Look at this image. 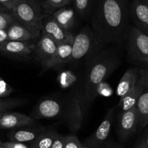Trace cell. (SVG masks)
Masks as SVG:
<instances>
[{"mask_svg": "<svg viewBox=\"0 0 148 148\" xmlns=\"http://www.w3.org/2000/svg\"><path fill=\"white\" fill-rule=\"evenodd\" d=\"M115 108H110L107 111L105 118L98 126L95 133L84 141L82 145L88 148H100L108 142L114 118Z\"/></svg>", "mask_w": 148, "mask_h": 148, "instance_id": "cell-9", "label": "cell"}, {"mask_svg": "<svg viewBox=\"0 0 148 148\" xmlns=\"http://www.w3.org/2000/svg\"><path fill=\"white\" fill-rule=\"evenodd\" d=\"M139 127V115L136 106L122 111L118 123V134L121 140H126L136 132Z\"/></svg>", "mask_w": 148, "mask_h": 148, "instance_id": "cell-10", "label": "cell"}, {"mask_svg": "<svg viewBox=\"0 0 148 148\" xmlns=\"http://www.w3.org/2000/svg\"><path fill=\"white\" fill-rule=\"evenodd\" d=\"M10 12V11L8 10L6 8H5L3 5L0 4V12Z\"/></svg>", "mask_w": 148, "mask_h": 148, "instance_id": "cell-36", "label": "cell"}, {"mask_svg": "<svg viewBox=\"0 0 148 148\" xmlns=\"http://www.w3.org/2000/svg\"><path fill=\"white\" fill-rule=\"evenodd\" d=\"M147 69H144V68L139 69V76H138L136 84L127 94L120 98L119 108L121 110V112L128 110L136 105L138 98L145 85L147 76Z\"/></svg>", "mask_w": 148, "mask_h": 148, "instance_id": "cell-14", "label": "cell"}, {"mask_svg": "<svg viewBox=\"0 0 148 148\" xmlns=\"http://www.w3.org/2000/svg\"><path fill=\"white\" fill-rule=\"evenodd\" d=\"M11 13L17 22L24 25L39 39L46 15L40 0H21L11 10Z\"/></svg>", "mask_w": 148, "mask_h": 148, "instance_id": "cell-3", "label": "cell"}, {"mask_svg": "<svg viewBox=\"0 0 148 148\" xmlns=\"http://www.w3.org/2000/svg\"><path fill=\"white\" fill-rule=\"evenodd\" d=\"M21 0H0V4L6 8L8 10L11 12L14 7L20 2Z\"/></svg>", "mask_w": 148, "mask_h": 148, "instance_id": "cell-30", "label": "cell"}, {"mask_svg": "<svg viewBox=\"0 0 148 148\" xmlns=\"http://www.w3.org/2000/svg\"><path fill=\"white\" fill-rule=\"evenodd\" d=\"M36 42L8 40L0 45V52L15 58H27L34 54Z\"/></svg>", "mask_w": 148, "mask_h": 148, "instance_id": "cell-13", "label": "cell"}, {"mask_svg": "<svg viewBox=\"0 0 148 148\" xmlns=\"http://www.w3.org/2000/svg\"><path fill=\"white\" fill-rule=\"evenodd\" d=\"M82 148H88V147H84V146H83V147H82Z\"/></svg>", "mask_w": 148, "mask_h": 148, "instance_id": "cell-39", "label": "cell"}, {"mask_svg": "<svg viewBox=\"0 0 148 148\" xmlns=\"http://www.w3.org/2000/svg\"><path fill=\"white\" fill-rule=\"evenodd\" d=\"M58 45L50 37L41 34L36 42L34 55L45 71L51 69L52 61L56 53Z\"/></svg>", "mask_w": 148, "mask_h": 148, "instance_id": "cell-7", "label": "cell"}, {"mask_svg": "<svg viewBox=\"0 0 148 148\" xmlns=\"http://www.w3.org/2000/svg\"><path fill=\"white\" fill-rule=\"evenodd\" d=\"M139 69L136 67H131L126 70L117 86L116 93L119 97L124 96L136 84L139 76Z\"/></svg>", "mask_w": 148, "mask_h": 148, "instance_id": "cell-19", "label": "cell"}, {"mask_svg": "<svg viewBox=\"0 0 148 148\" xmlns=\"http://www.w3.org/2000/svg\"><path fill=\"white\" fill-rule=\"evenodd\" d=\"M23 103L22 99H2L0 98V111L6 112L7 110L21 106Z\"/></svg>", "mask_w": 148, "mask_h": 148, "instance_id": "cell-26", "label": "cell"}, {"mask_svg": "<svg viewBox=\"0 0 148 148\" xmlns=\"http://www.w3.org/2000/svg\"><path fill=\"white\" fill-rule=\"evenodd\" d=\"M12 92V87L3 79L0 77V98L9 96Z\"/></svg>", "mask_w": 148, "mask_h": 148, "instance_id": "cell-28", "label": "cell"}, {"mask_svg": "<svg viewBox=\"0 0 148 148\" xmlns=\"http://www.w3.org/2000/svg\"><path fill=\"white\" fill-rule=\"evenodd\" d=\"M51 17L65 30L71 31L77 21V13L73 8L66 6L58 10L51 14Z\"/></svg>", "mask_w": 148, "mask_h": 148, "instance_id": "cell-17", "label": "cell"}, {"mask_svg": "<svg viewBox=\"0 0 148 148\" xmlns=\"http://www.w3.org/2000/svg\"><path fill=\"white\" fill-rule=\"evenodd\" d=\"M41 34H45L50 37L55 41L57 45H60L65 42H73L74 36L71 31H68L62 28L51 15H46L43 21Z\"/></svg>", "mask_w": 148, "mask_h": 148, "instance_id": "cell-11", "label": "cell"}, {"mask_svg": "<svg viewBox=\"0 0 148 148\" xmlns=\"http://www.w3.org/2000/svg\"><path fill=\"white\" fill-rule=\"evenodd\" d=\"M129 14L134 26L148 35V0H134Z\"/></svg>", "mask_w": 148, "mask_h": 148, "instance_id": "cell-12", "label": "cell"}, {"mask_svg": "<svg viewBox=\"0 0 148 148\" xmlns=\"http://www.w3.org/2000/svg\"><path fill=\"white\" fill-rule=\"evenodd\" d=\"M82 144L74 134L65 136L64 148H82Z\"/></svg>", "mask_w": 148, "mask_h": 148, "instance_id": "cell-27", "label": "cell"}, {"mask_svg": "<svg viewBox=\"0 0 148 148\" xmlns=\"http://www.w3.org/2000/svg\"><path fill=\"white\" fill-rule=\"evenodd\" d=\"M127 52L131 60L148 69V35L135 26L128 31Z\"/></svg>", "mask_w": 148, "mask_h": 148, "instance_id": "cell-6", "label": "cell"}, {"mask_svg": "<svg viewBox=\"0 0 148 148\" xmlns=\"http://www.w3.org/2000/svg\"><path fill=\"white\" fill-rule=\"evenodd\" d=\"M78 16L86 19L92 12L94 0H72Z\"/></svg>", "mask_w": 148, "mask_h": 148, "instance_id": "cell-23", "label": "cell"}, {"mask_svg": "<svg viewBox=\"0 0 148 148\" xmlns=\"http://www.w3.org/2000/svg\"><path fill=\"white\" fill-rule=\"evenodd\" d=\"M102 45L98 42L92 29L85 27L74 36L72 53L68 63H79L82 61L87 62L102 49Z\"/></svg>", "mask_w": 148, "mask_h": 148, "instance_id": "cell-4", "label": "cell"}, {"mask_svg": "<svg viewBox=\"0 0 148 148\" xmlns=\"http://www.w3.org/2000/svg\"><path fill=\"white\" fill-rule=\"evenodd\" d=\"M0 145L5 148H30L29 146L25 143L18 142H9L5 143H0Z\"/></svg>", "mask_w": 148, "mask_h": 148, "instance_id": "cell-29", "label": "cell"}, {"mask_svg": "<svg viewBox=\"0 0 148 148\" xmlns=\"http://www.w3.org/2000/svg\"><path fill=\"white\" fill-rule=\"evenodd\" d=\"M140 142H142V143H144L146 146L148 147V131L146 132V134L144 135Z\"/></svg>", "mask_w": 148, "mask_h": 148, "instance_id": "cell-34", "label": "cell"}, {"mask_svg": "<svg viewBox=\"0 0 148 148\" xmlns=\"http://www.w3.org/2000/svg\"><path fill=\"white\" fill-rule=\"evenodd\" d=\"M63 108L60 118L73 133H76L82 126L86 106L82 96L71 92L62 97Z\"/></svg>", "mask_w": 148, "mask_h": 148, "instance_id": "cell-5", "label": "cell"}, {"mask_svg": "<svg viewBox=\"0 0 148 148\" xmlns=\"http://www.w3.org/2000/svg\"><path fill=\"white\" fill-rule=\"evenodd\" d=\"M73 42H65L58 45L56 53L52 61L51 69L68 63L72 53Z\"/></svg>", "mask_w": 148, "mask_h": 148, "instance_id": "cell-21", "label": "cell"}, {"mask_svg": "<svg viewBox=\"0 0 148 148\" xmlns=\"http://www.w3.org/2000/svg\"><path fill=\"white\" fill-rule=\"evenodd\" d=\"M7 41H8L7 30L0 29V45H2Z\"/></svg>", "mask_w": 148, "mask_h": 148, "instance_id": "cell-33", "label": "cell"}, {"mask_svg": "<svg viewBox=\"0 0 148 148\" xmlns=\"http://www.w3.org/2000/svg\"><path fill=\"white\" fill-rule=\"evenodd\" d=\"M59 134L55 130L47 129L38 138L31 142L30 148H50Z\"/></svg>", "mask_w": 148, "mask_h": 148, "instance_id": "cell-22", "label": "cell"}, {"mask_svg": "<svg viewBox=\"0 0 148 148\" xmlns=\"http://www.w3.org/2000/svg\"><path fill=\"white\" fill-rule=\"evenodd\" d=\"M15 22L16 20L11 12H0V29L8 30Z\"/></svg>", "mask_w": 148, "mask_h": 148, "instance_id": "cell-25", "label": "cell"}, {"mask_svg": "<svg viewBox=\"0 0 148 148\" xmlns=\"http://www.w3.org/2000/svg\"><path fill=\"white\" fill-rule=\"evenodd\" d=\"M64 142H65V136L59 134L50 148H64Z\"/></svg>", "mask_w": 148, "mask_h": 148, "instance_id": "cell-31", "label": "cell"}, {"mask_svg": "<svg viewBox=\"0 0 148 148\" xmlns=\"http://www.w3.org/2000/svg\"><path fill=\"white\" fill-rule=\"evenodd\" d=\"M136 106L139 115V127L148 126V69L145 85L138 98Z\"/></svg>", "mask_w": 148, "mask_h": 148, "instance_id": "cell-18", "label": "cell"}, {"mask_svg": "<svg viewBox=\"0 0 148 148\" xmlns=\"http://www.w3.org/2000/svg\"><path fill=\"white\" fill-rule=\"evenodd\" d=\"M5 113V112H2V111H0V116H2V114H3V113Z\"/></svg>", "mask_w": 148, "mask_h": 148, "instance_id": "cell-38", "label": "cell"}, {"mask_svg": "<svg viewBox=\"0 0 148 148\" xmlns=\"http://www.w3.org/2000/svg\"><path fill=\"white\" fill-rule=\"evenodd\" d=\"M91 29L102 45L123 40L129 23V11L120 0H94Z\"/></svg>", "mask_w": 148, "mask_h": 148, "instance_id": "cell-1", "label": "cell"}, {"mask_svg": "<svg viewBox=\"0 0 148 148\" xmlns=\"http://www.w3.org/2000/svg\"><path fill=\"white\" fill-rule=\"evenodd\" d=\"M9 41L18 42H37L38 38L29 30L18 22H15L7 30Z\"/></svg>", "mask_w": 148, "mask_h": 148, "instance_id": "cell-20", "label": "cell"}, {"mask_svg": "<svg viewBox=\"0 0 148 148\" xmlns=\"http://www.w3.org/2000/svg\"><path fill=\"white\" fill-rule=\"evenodd\" d=\"M62 108V97H47L42 99L34 107L30 116L34 120L42 119H54L57 117L60 118Z\"/></svg>", "mask_w": 148, "mask_h": 148, "instance_id": "cell-8", "label": "cell"}, {"mask_svg": "<svg viewBox=\"0 0 148 148\" xmlns=\"http://www.w3.org/2000/svg\"><path fill=\"white\" fill-rule=\"evenodd\" d=\"M120 1L122 2V3L124 4V5H126V2H127V0H120Z\"/></svg>", "mask_w": 148, "mask_h": 148, "instance_id": "cell-37", "label": "cell"}, {"mask_svg": "<svg viewBox=\"0 0 148 148\" xmlns=\"http://www.w3.org/2000/svg\"><path fill=\"white\" fill-rule=\"evenodd\" d=\"M46 130V128L42 126H34V124L28 125V126L14 129L11 133L10 139L12 142H22V143L32 142Z\"/></svg>", "mask_w": 148, "mask_h": 148, "instance_id": "cell-15", "label": "cell"}, {"mask_svg": "<svg viewBox=\"0 0 148 148\" xmlns=\"http://www.w3.org/2000/svg\"><path fill=\"white\" fill-rule=\"evenodd\" d=\"M35 124V120L30 116L21 113H5L0 116V128L17 129Z\"/></svg>", "mask_w": 148, "mask_h": 148, "instance_id": "cell-16", "label": "cell"}, {"mask_svg": "<svg viewBox=\"0 0 148 148\" xmlns=\"http://www.w3.org/2000/svg\"><path fill=\"white\" fill-rule=\"evenodd\" d=\"M87 62L83 97L85 106L89 108L97 96L99 85L117 69L121 60L114 52L101 49Z\"/></svg>", "mask_w": 148, "mask_h": 148, "instance_id": "cell-2", "label": "cell"}, {"mask_svg": "<svg viewBox=\"0 0 148 148\" xmlns=\"http://www.w3.org/2000/svg\"><path fill=\"white\" fill-rule=\"evenodd\" d=\"M100 148H122L119 144L114 142H107Z\"/></svg>", "mask_w": 148, "mask_h": 148, "instance_id": "cell-32", "label": "cell"}, {"mask_svg": "<svg viewBox=\"0 0 148 148\" xmlns=\"http://www.w3.org/2000/svg\"><path fill=\"white\" fill-rule=\"evenodd\" d=\"M72 0H42L41 1L45 15H50L58 10L69 5Z\"/></svg>", "mask_w": 148, "mask_h": 148, "instance_id": "cell-24", "label": "cell"}, {"mask_svg": "<svg viewBox=\"0 0 148 148\" xmlns=\"http://www.w3.org/2000/svg\"><path fill=\"white\" fill-rule=\"evenodd\" d=\"M135 148H148V147L146 146L144 143H142V142H139Z\"/></svg>", "mask_w": 148, "mask_h": 148, "instance_id": "cell-35", "label": "cell"}]
</instances>
